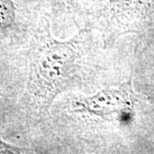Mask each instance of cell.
<instances>
[{"mask_svg":"<svg viewBox=\"0 0 154 154\" xmlns=\"http://www.w3.org/2000/svg\"><path fill=\"white\" fill-rule=\"evenodd\" d=\"M110 4L122 11H144L148 5L150 0H110Z\"/></svg>","mask_w":154,"mask_h":154,"instance_id":"277c9868","label":"cell"},{"mask_svg":"<svg viewBox=\"0 0 154 154\" xmlns=\"http://www.w3.org/2000/svg\"><path fill=\"white\" fill-rule=\"evenodd\" d=\"M80 41H57L51 36L50 24L35 35L29 53L27 95L39 109H49L55 98L76 80V62L80 58Z\"/></svg>","mask_w":154,"mask_h":154,"instance_id":"6da1fadb","label":"cell"},{"mask_svg":"<svg viewBox=\"0 0 154 154\" xmlns=\"http://www.w3.org/2000/svg\"><path fill=\"white\" fill-rule=\"evenodd\" d=\"M135 102L131 82L119 88L105 89L90 97H83L75 102V111L104 117L111 114H119L126 122L131 119Z\"/></svg>","mask_w":154,"mask_h":154,"instance_id":"7a4b0ae2","label":"cell"},{"mask_svg":"<svg viewBox=\"0 0 154 154\" xmlns=\"http://www.w3.org/2000/svg\"><path fill=\"white\" fill-rule=\"evenodd\" d=\"M28 152V149L18 147L12 144L7 143L0 138V153H25Z\"/></svg>","mask_w":154,"mask_h":154,"instance_id":"5b68a950","label":"cell"},{"mask_svg":"<svg viewBox=\"0 0 154 154\" xmlns=\"http://www.w3.org/2000/svg\"><path fill=\"white\" fill-rule=\"evenodd\" d=\"M17 8L12 0H0V33L14 26Z\"/></svg>","mask_w":154,"mask_h":154,"instance_id":"3957f363","label":"cell"}]
</instances>
